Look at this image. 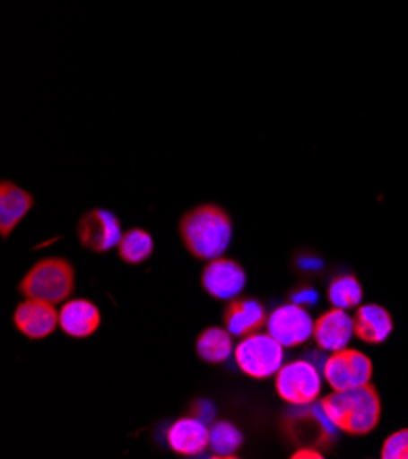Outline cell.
<instances>
[{
  "label": "cell",
  "instance_id": "9a60e30c",
  "mask_svg": "<svg viewBox=\"0 0 408 459\" xmlns=\"http://www.w3.org/2000/svg\"><path fill=\"white\" fill-rule=\"evenodd\" d=\"M167 443L178 455H200L209 446V429L198 418H181L169 427Z\"/></svg>",
  "mask_w": 408,
  "mask_h": 459
},
{
  "label": "cell",
  "instance_id": "3957f363",
  "mask_svg": "<svg viewBox=\"0 0 408 459\" xmlns=\"http://www.w3.org/2000/svg\"><path fill=\"white\" fill-rule=\"evenodd\" d=\"M75 290L74 265L65 258H42L37 262L19 284L26 299L50 304L65 302Z\"/></svg>",
  "mask_w": 408,
  "mask_h": 459
},
{
  "label": "cell",
  "instance_id": "8fae6325",
  "mask_svg": "<svg viewBox=\"0 0 408 459\" xmlns=\"http://www.w3.org/2000/svg\"><path fill=\"white\" fill-rule=\"evenodd\" d=\"M353 318L346 313V309L334 307L323 313L315 320L313 339L325 351H339L348 346L353 337Z\"/></svg>",
  "mask_w": 408,
  "mask_h": 459
},
{
  "label": "cell",
  "instance_id": "52a82bcc",
  "mask_svg": "<svg viewBox=\"0 0 408 459\" xmlns=\"http://www.w3.org/2000/svg\"><path fill=\"white\" fill-rule=\"evenodd\" d=\"M79 244L92 253H109L117 247L123 233L119 218L107 209H92L77 223Z\"/></svg>",
  "mask_w": 408,
  "mask_h": 459
},
{
  "label": "cell",
  "instance_id": "9c48e42d",
  "mask_svg": "<svg viewBox=\"0 0 408 459\" xmlns=\"http://www.w3.org/2000/svg\"><path fill=\"white\" fill-rule=\"evenodd\" d=\"M247 277L244 267L231 258L218 256L209 260L202 271V288L216 300H231L246 288Z\"/></svg>",
  "mask_w": 408,
  "mask_h": 459
},
{
  "label": "cell",
  "instance_id": "ac0fdd59",
  "mask_svg": "<svg viewBox=\"0 0 408 459\" xmlns=\"http://www.w3.org/2000/svg\"><path fill=\"white\" fill-rule=\"evenodd\" d=\"M154 251V240L151 233L143 231V229L134 227L130 231L123 233L119 244H117V255L119 258L128 265H140L151 258Z\"/></svg>",
  "mask_w": 408,
  "mask_h": 459
},
{
  "label": "cell",
  "instance_id": "30bf717a",
  "mask_svg": "<svg viewBox=\"0 0 408 459\" xmlns=\"http://www.w3.org/2000/svg\"><path fill=\"white\" fill-rule=\"evenodd\" d=\"M15 328L31 341L50 337L59 328V313L56 304L26 299L13 313Z\"/></svg>",
  "mask_w": 408,
  "mask_h": 459
},
{
  "label": "cell",
  "instance_id": "2e32d148",
  "mask_svg": "<svg viewBox=\"0 0 408 459\" xmlns=\"http://www.w3.org/2000/svg\"><path fill=\"white\" fill-rule=\"evenodd\" d=\"M394 330V320L388 309L378 304L360 306L353 316V332L367 344L385 342Z\"/></svg>",
  "mask_w": 408,
  "mask_h": 459
},
{
  "label": "cell",
  "instance_id": "277c9868",
  "mask_svg": "<svg viewBox=\"0 0 408 459\" xmlns=\"http://www.w3.org/2000/svg\"><path fill=\"white\" fill-rule=\"evenodd\" d=\"M284 346L269 333H251L235 348L239 368L253 379H269L282 368Z\"/></svg>",
  "mask_w": 408,
  "mask_h": 459
},
{
  "label": "cell",
  "instance_id": "4fadbf2b",
  "mask_svg": "<svg viewBox=\"0 0 408 459\" xmlns=\"http://www.w3.org/2000/svg\"><path fill=\"white\" fill-rule=\"evenodd\" d=\"M100 325V307L90 300L74 299L66 302L59 311V328L74 339H86L90 335H94Z\"/></svg>",
  "mask_w": 408,
  "mask_h": 459
},
{
  "label": "cell",
  "instance_id": "5bb4252c",
  "mask_svg": "<svg viewBox=\"0 0 408 459\" xmlns=\"http://www.w3.org/2000/svg\"><path fill=\"white\" fill-rule=\"evenodd\" d=\"M33 204L35 200L28 191L10 179H3L0 183V235H3V240H8L15 227L31 211Z\"/></svg>",
  "mask_w": 408,
  "mask_h": 459
},
{
  "label": "cell",
  "instance_id": "44dd1931",
  "mask_svg": "<svg viewBox=\"0 0 408 459\" xmlns=\"http://www.w3.org/2000/svg\"><path fill=\"white\" fill-rule=\"evenodd\" d=\"M383 459H408V429L397 430L386 437L381 448Z\"/></svg>",
  "mask_w": 408,
  "mask_h": 459
},
{
  "label": "cell",
  "instance_id": "5b68a950",
  "mask_svg": "<svg viewBox=\"0 0 408 459\" xmlns=\"http://www.w3.org/2000/svg\"><path fill=\"white\" fill-rule=\"evenodd\" d=\"M275 388L281 399L290 404L304 406L315 403L321 394V376L315 366L308 360H293L282 364L277 374Z\"/></svg>",
  "mask_w": 408,
  "mask_h": 459
},
{
  "label": "cell",
  "instance_id": "e0dca14e",
  "mask_svg": "<svg viewBox=\"0 0 408 459\" xmlns=\"http://www.w3.org/2000/svg\"><path fill=\"white\" fill-rule=\"evenodd\" d=\"M233 335L216 326L205 328L196 339V353L209 364L225 362L233 353Z\"/></svg>",
  "mask_w": 408,
  "mask_h": 459
},
{
  "label": "cell",
  "instance_id": "6da1fadb",
  "mask_svg": "<svg viewBox=\"0 0 408 459\" xmlns=\"http://www.w3.org/2000/svg\"><path fill=\"white\" fill-rule=\"evenodd\" d=\"M179 238L196 260L221 256L233 240V220L216 204H202L179 220Z\"/></svg>",
  "mask_w": 408,
  "mask_h": 459
},
{
  "label": "cell",
  "instance_id": "7c38bea8",
  "mask_svg": "<svg viewBox=\"0 0 408 459\" xmlns=\"http://www.w3.org/2000/svg\"><path fill=\"white\" fill-rule=\"evenodd\" d=\"M267 323L264 306L253 299H231L223 311V325L233 337H247L260 332Z\"/></svg>",
  "mask_w": 408,
  "mask_h": 459
},
{
  "label": "cell",
  "instance_id": "7a4b0ae2",
  "mask_svg": "<svg viewBox=\"0 0 408 459\" xmlns=\"http://www.w3.org/2000/svg\"><path fill=\"white\" fill-rule=\"evenodd\" d=\"M326 418L350 436L370 434L381 420V399L369 383L348 390H334L321 401Z\"/></svg>",
  "mask_w": 408,
  "mask_h": 459
},
{
  "label": "cell",
  "instance_id": "8992f818",
  "mask_svg": "<svg viewBox=\"0 0 408 459\" xmlns=\"http://www.w3.org/2000/svg\"><path fill=\"white\" fill-rule=\"evenodd\" d=\"M374 374L372 360L357 350L334 351L325 362V377L334 390L369 385Z\"/></svg>",
  "mask_w": 408,
  "mask_h": 459
},
{
  "label": "cell",
  "instance_id": "ffe728a7",
  "mask_svg": "<svg viewBox=\"0 0 408 459\" xmlns=\"http://www.w3.org/2000/svg\"><path fill=\"white\" fill-rule=\"evenodd\" d=\"M328 299L332 306L339 309L357 307L362 299V286L353 274H343V277L332 281L328 288Z\"/></svg>",
  "mask_w": 408,
  "mask_h": 459
},
{
  "label": "cell",
  "instance_id": "7402d4cb",
  "mask_svg": "<svg viewBox=\"0 0 408 459\" xmlns=\"http://www.w3.org/2000/svg\"><path fill=\"white\" fill-rule=\"evenodd\" d=\"M191 416H193V418H198V420L204 421V423H209V421L213 420V416H214V406H213L209 401H205V399L196 401V403L191 406Z\"/></svg>",
  "mask_w": 408,
  "mask_h": 459
},
{
  "label": "cell",
  "instance_id": "cb8c5ba5",
  "mask_svg": "<svg viewBox=\"0 0 408 459\" xmlns=\"http://www.w3.org/2000/svg\"><path fill=\"white\" fill-rule=\"evenodd\" d=\"M291 457H295V459H300V457H306V459H321L323 455H321V452H317V450L302 448V450H297Z\"/></svg>",
  "mask_w": 408,
  "mask_h": 459
},
{
  "label": "cell",
  "instance_id": "d6986e66",
  "mask_svg": "<svg viewBox=\"0 0 408 459\" xmlns=\"http://www.w3.org/2000/svg\"><path fill=\"white\" fill-rule=\"evenodd\" d=\"M244 436L230 421L213 423L209 429V446L218 457H235V452L242 446Z\"/></svg>",
  "mask_w": 408,
  "mask_h": 459
},
{
  "label": "cell",
  "instance_id": "ba28073f",
  "mask_svg": "<svg viewBox=\"0 0 408 459\" xmlns=\"http://www.w3.org/2000/svg\"><path fill=\"white\" fill-rule=\"evenodd\" d=\"M267 333L275 337L284 348H295L313 337V326L309 313L304 306L286 304L277 307L267 316Z\"/></svg>",
  "mask_w": 408,
  "mask_h": 459
},
{
  "label": "cell",
  "instance_id": "603a6c76",
  "mask_svg": "<svg viewBox=\"0 0 408 459\" xmlns=\"http://www.w3.org/2000/svg\"><path fill=\"white\" fill-rule=\"evenodd\" d=\"M293 302L299 304V306H311L317 302V293L313 290H302L299 293L293 295Z\"/></svg>",
  "mask_w": 408,
  "mask_h": 459
}]
</instances>
